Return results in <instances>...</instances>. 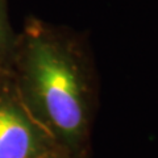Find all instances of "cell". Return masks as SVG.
I'll list each match as a JSON object with an SVG mask.
<instances>
[{
	"mask_svg": "<svg viewBox=\"0 0 158 158\" xmlns=\"http://www.w3.org/2000/svg\"><path fill=\"white\" fill-rule=\"evenodd\" d=\"M15 40L8 23L6 0H0V62L15 49Z\"/></svg>",
	"mask_w": 158,
	"mask_h": 158,
	"instance_id": "3",
	"label": "cell"
},
{
	"mask_svg": "<svg viewBox=\"0 0 158 158\" xmlns=\"http://www.w3.org/2000/svg\"><path fill=\"white\" fill-rule=\"evenodd\" d=\"M15 50L19 98L63 150L77 153L87 135L88 92L75 45L34 20Z\"/></svg>",
	"mask_w": 158,
	"mask_h": 158,
	"instance_id": "1",
	"label": "cell"
},
{
	"mask_svg": "<svg viewBox=\"0 0 158 158\" xmlns=\"http://www.w3.org/2000/svg\"><path fill=\"white\" fill-rule=\"evenodd\" d=\"M59 152L65 150L31 115L16 90L0 91V158H46Z\"/></svg>",
	"mask_w": 158,
	"mask_h": 158,
	"instance_id": "2",
	"label": "cell"
},
{
	"mask_svg": "<svg viewBox=\"0 0 158 158\" xmlns=\"http://www.w3.org/2000/svg\"><path fill=\"white\" fill-rule=\"evenodd\" d=\"M46 158H71L70 154H67L66 152H59V153H56L50 157H46Z\"/></svg>",
	"mask_w": 158,
	"mask_h": 158,
	"instance_id": "4",
	"label": "cell"
}]
</instances>
